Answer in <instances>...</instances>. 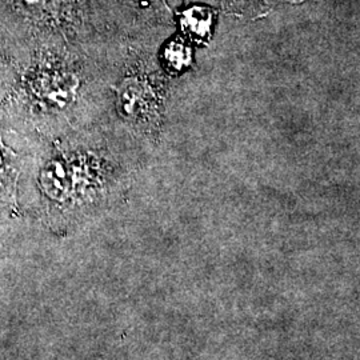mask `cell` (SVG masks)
Segmentation results:
<instances>
[{
  "label": "cell",
  "instance_id": "6da1fadb",
  "mask_svg": "<svg viewBox=\"0 0 360 360\" xmlns=\"http://www.w3.org/2000/svg\"><path fill=\"white\" fill-rule=\"evenodd\" d=\"M119 178L120 168L105 143L82 135V129L39 139L19 186L20 219L65 231L105 206Z\"/></svg>",
  "mask_w": 360,
  "mask_h": 360
},
{
  "label": "cell",
  "instance_id": "7a4b0ae2",
  "mask_svg": "<svg viewBox=\"0 0 360 360\" xmlns=\"http://www.w3.org/2000/svg\"><path fill=\"white\" fill-rule=\"evenodd\" d=\"M0 116L39 139L82 129L94 84L90 58L72 46L0 47Z\"/></svg>",
  "mask_w": 360,
  "mask_h": 360
},
{
  "label": "cell",
  "instance_id": "3957f363",
  "mask_svg": "<svg viewBox=\"0 0 360 360\" xmlns=\"http://www.w3.org/2000/svg\"><path fill=\"white\" fill-rule=\"evenodd\" d=\"M38 141L0 116V230L22 221L18 206L19 186Z\"/></svg>",
  "mask_w": 360,
  "mask_h": 360
},
{
  "label": "cell",
  "instance_id": "277c9868",
  "mask_svg": "<svg viewBox=\"0 0 360 360\" xmlns=\"http://www.w3.org/2000/svg\"><path fill=\"white\" fill-rule=\"evenodd\" d=\"M181 25L187 34L196 38H206L212 26V13L203 7H193L181 16Z\"/></svg>",
  "mask_w": 360,
  "mask_h": 360
},
{
  "label": "cell",
  "instance_id": "5b68a950",
  "mask_svg": "<svg viewBox=\"0 0 360 360\" xmlns=\"http://www.w3.org/2000/svg\"><path fill=\"white\" fill-rule=\"evenodd\" d=\"M166 58L167 62L175 68H181L188 63L190 60V51L187 50V47L184 44H181L179 41L172 43L166 51Z\"/></svg>",
  "mask_w": 360,
  "mask_h": 360
},
{
  "label": "cell",
  "instance_id": "8992f818",
  "mask_svg": "<svg viewBox=\"0 0 360 360\" xmlns=\"http://www.w3.org/2000/svg\"><path fill=\"white\" fill-rule=\"evenodd\" d=\"M1 231V230H0ZM7 255V250H6V245H4V242L1 240V236H0V262L6 257Z\"/></svg>",
  "mask_w": 360,
  "mask_h": 360
},
{
  "label": "cell",
  "instance_id": "52a82bcc",
  "mask_svg": "<svg viewBox=\"0 0 360 360\" xmlns=\"http://www.w3.org/2000/svg\"><path fill=\"white\" fill-rule=\"evenodd\" d=\"M0 72H1V58H0Z\"/></svg>",
  "mask_w": 360,
  "mask_h": 360
}]
</instances>
